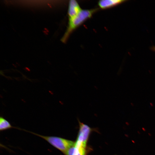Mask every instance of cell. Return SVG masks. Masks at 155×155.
Instances as JSON below:
<instances>
[{"label":"cell","mask_w":155,"mask_h":155,"mask_svg":"<svg viewBox=\"0 0 155 155\" xmlns=\"http://www.w3.org/2000/svg\"><path fill=\"white\" fill-rule=\"evenodd\" d=\"M98 10L97 8L82 10L75 16L69 19L68 25L66 31L61 39L65 42L71 33L86 20L90 18Z\"/></svg>","instance_id":"obj_1"},{"label":"cell","mask_w":155,"mask_h":155,"mask_svg":"<svg viewBox=\"0 0 155 155\" xmlns=\"http://www.w3.org/2000/svg\"><path fill=\"white\" fill-rule=\"evenodd\" d=\"M44 139L53 147L65 154L67 151L74 144L75 142L69 140L55 136H44L26 131Z\"/></svg>","instance_id":"obj_2"},{"label":"cell","mask_w":155,"mask_h":155,"mask_svg":"<svg viewBox=\"0 0 155 155\" xmlns=\"http://www.w3.org/2000/svg\"><path fill=\"white\" fill-rule=\"evenodd\" d=\"M79 128L75 144L78 146L87 149V143L92 129L88 125L78 120Z\"/></svg>","instance_id":"obj_3"},{"label":"cell","mask_w":155,"mask_h":155,"mask_svg":"<svg viewBox=\"0 0 155 155\" xmlns=\"http://www.w3.org/2000/svg\"><path fill=\"white\" fill-rule=\"evenodd\" d=\"M81 10L80 5L76 1H70L68 11L69 19L72 18L75 16Z\"/></svg>","instance_id":"obj_4"},{"label":"cell","mask_w":155,"mask_h":155,"mask_svg":"<svg viewBox=\"0 0 155 155\" xmlns=\"http://www.w3.org/2000/svg\"><path fill=\"white\" fill-rule=\"evenodd\" d=\"M125 0H102L98 2V5L101 9H104L113 7L126 1Z\"/></svg>","instance_id":"obj_5"},{"label":"cell","mask_w":155,"mask_h":155,"mask_svg":"<svg viewBox=\"0 0 155 155\" xmlns=\"http://www.w3.org/2000/svg\"><path fill=\"white\" fill-rule=\"evenodd\" d=\"M88 150L76 146L74 144L67 151L65 155H87Z\"/></svg>","instance_id":"obj_6"},{"label":"cell","mask_w":155,"mask_h":155,"mask_svg":"<svg viewBox=\"0 0 155 155\" xmlns=\"http://www.w3.org/2000/svg\"><path fill=\"white\" fill-rule=\"evenodd\" d=\"M14 127L10 123L3 117L0 118V131H2Z\"/></svg>","instance_id":"obj_7"},{"label":"cell","mask_w":155,"mask_h":155,"mask_svg":"<svg viewBox=\"0 0 155 155\" xmlns=\"http://www.w3.org/2000/svg\"><path fill=\"white\" fill-rule=\"evenodd\" d=\"M151 49L152 50L155 51V46H152L151 47Z\"/></svg>","instance_id":"obj_8"}]
</instances>
